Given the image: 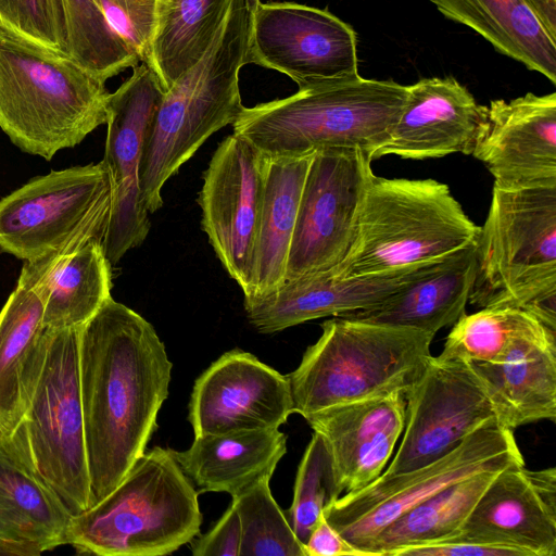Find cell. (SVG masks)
<instances>
[{
  "label": "cell",
  "mask_w": 556,
  "mask_h": 556,
  "mask_svg": "<svg viewBox=\"0 0 556 556\" xmlns=\"http://www.w3.org/2000/svg\"><path fill=\"white\" fill-rule=\"evenodd\" d=\"M111 267L100 238L50 266L29 288L41 300L45 327L79 328L87 323L111 296Z\"/></svg>",
  "instance_id": "cell-30"
},
{
  "label": "cell",
  "mask_w": 556,
  "mask_h": 556,
  "mask_svg": "<svg viewBox=\"0 0 556 556\" xmlns=\"http://www.w3.org/2000/svg\"><path fill=\"white\" fill-rule=\"evenodd\" d=\"M0 30L38 48L67 55L63 0H0Z\"/></svg>",
  "instance_id": "cell-37"
},
{
  "label": "cell",
  "mask_w": 556,
  "mask_h": 556,
  "mask_svg": "<svg viewBox=\"0 0 556 556\" xmlns=\"http://www.w3.org/2000/svg\"><path fill=\"white\" fill-rule=\"evenodd\" d=\"M327 450L339 496L357 491L386 469L403 433V393L331 406L304 418Z\"/></svg>",
  "instance_id": "cell-20"
},
{
  "label": "cell",
  "mask_w": 556,
  "mask_h": 556,
  "mask_svg": "<svg viewBox=\"0 0 556 556\" xmlns=\"http://www.w3.org/2000/svg\"><path fill=\"white\" fill-rule=\"evenodd\" d=\"M496 407L472 365L432 356L406 394V420L400 446L382 476L434 462L491 419Z\"/></svg>",
  "instance_id": "cell-15"
},
{
  "label": "cell",
  "mask_w": 556,
  "mask_h": 556,
  "mask_svg": "<svg viewBox=\"0 0 556 556\" xmlns=\"http://www.w3.org/2000/svg\"><path fill=\"white\" fill-rule=\"evenodd\" d=\"M99 3L112 29L140 62L148 64L159 25L160 0H99Z\"/></svg>",
  "instance_id": "cell-38"
},
{
  "label": "cell",
  "mask_w": 556,
  "mask_h": 556,
  "mask_svg": "<svg viewBox=\"0 0 556 556\" xmlns=\"http://www.w3.org/2000/svg\"><path fill=\"white\" fill-rule=\"evenodd\" d=\"M476 273L473 241L444 255L432 268L378 305L340 316L415 328L435 336L466 313Z\"/></svg>",
  "instance_id": "cell-23"
},
{
  "label": "cell",
  "mask_w": 556,
  "mask_h": 556,
  "mask_svg": "<svg viewBox=\"0 0 556 556\" xmlns=\"http://www.w3.org/2000/svg\"><path fill=\"white\" fill-rule=\"evenodd\" d=\"M407 86L353 79L321 85L282 99L243 106L233 134L265 157H298L326 148H358L372 154L401 115Z\"/></svg>",
  "instance_id": "cell-3"
},
{
  "label": "cell",
  "mask_w": 556,
  "mask_h": 556,
  "mask_svg": "<svg viewBox=\"0 0 556 556\" xmlns=\"http://www.w3.org/2000/svg\"><path fill=\"white\" fill-rule=\"evenodd\" d=\"M260 0H230L211 45L165 92L146 135L140 188L149 213L162 205V188L207 138L233 124L243 105L240 68Z\"/></svg>",
  "instance_id": "cell-2"
},
{
  "label": "cell",
  "mask_w": 556,
  "mask_h": 556,
  "mask_svg": "<svg viewBox=\"0 0 556 556\" xmlns=\"http://www.w3.org/2000/svg\"><path fill=\"white\" fill-rule=\"evenodd\" d=\"M165 92L152 67L140 62L109 97L102 162L111 181L112 206L103 249L111 266L139 247L151 227L140 188V165L147 131Z\"/></svg>",
  "instance_id": "cell-14"
},
{
  "label": "cell",
  "mask_w": 556,
  "mask_h": 556,
  "mask_svg": "<svg viewBox=\"0 0 556 556\" xmlns=\"http://www.w3.org/2000/svg\"><path fill=\"white\" fill-rule=\"evenodd\" d=\"M172 368L154 327L112 296L79 328L90 507L144 453L168 396Z\"/></svg>",
  "instance_id": "cell-1"
},
{
  "label": "cell",
  "mask_w": 556,
  "mask_h": 556,
  "mask_svg": "<svg viewBox=\"0 0 556 556\" xmlns=\"http://www.w3.org/2000/svg\"><path fill=\"white\" fill-rule=\"evenodd\" d=\"M241 523L235 506L230 503L220 519L205 534L191 542L194 556H239Z\"/></svg>",
  "instance_id": "cell-40"
},
{
  "label": "cell",
  "mask_w": 556,
  "mask_h": 556,
  "mask_svg": "<svg viewBox=\"0 0 556 556\" xmlns=\"http://www.w3.org/2000/svg\"><path fill=\"white\" fill-rule=\"evenodd\" d=\"M470 364L503 427L514 431L540 420L556 421V336L520 345L501 364Z\"/></svg>",
  "instance_id": "cell-26"
},
{
  "label": "cell",
  "mask_w": 556,
  "mask_h": 556,
  "mask_svg": "<svg viewBox=\"0 0 556 556\" xmlns=\"http://www.w3.org/2000/svg\"><path fill=\"white\" fill-rule=\"evenodd\" d=\"M198 491L172 450L154 446L103 500L72 516L67 544L100 556H163L200 533Z\"/></svg>",
  "instance_id": "cell-7"
},
{
  "label": "cell",
  "mask_w": 556,
  "mask_h": 556,
  "mask_svg": "<svg viewBox=\"0 0 556 556\" xmlns=\"http://www.w3.org/2000/svg\"><path fill=\"white\" fill-rule=\"evenodd\" d=\"M371 162V155L358 148L314 152L301 194L286 280L327 271L344 261L374 175Z\"/></svg>",
  "instance_id": "cell-12"
},
{
  "label": "cell",
  "mask_w": 556,
  "mask_h": 556,
  "mask_svg": "<svg viewBox=\"0 0 556 556\" xmlns=\"http://www.w3.org/2000/svg\"><path fill=\"white\" fill-rule=\"evenodd\" d=\"M111 206L102 161L37 176L0 200V251L30 262L79 236L104 239Z\"/></svg>",
  "instance_id": "cell-11"
},
{
  "label": "cell",
  "mask_w": 556,
  "mask_h": 556,
  "mask_svg": "<svg viewBox=\"0 0 556 556\" xmlns=\"http://www.w3.org/2000/svg\"><path fill=\"white\" fill-rule=\"evenodd\" d=\"M248 63L287 75L299 89L353 79L359 76L356 33L328 10L260 1Z\"/></svg>",
  "instance_id": "cell-13"
},
{
  "label": "cell",
  "mask_w": 556,
  "mask_h": 556,
  "mask_svg": "<svg viewBox=\"0 0 556 556\" xmlns=\"http://www.w3.org/2000/svg\"><path fill=\"white\" fill-rule=\"evenodd\" d=\"M480 226L438 180L372 175L341 277L383 273L439 258L473 242Z\"/></svg>",
  "instance_id": "cell-8"
},
{
  "label": "cell",
  "mask_w": 556,
  "mask_h": 556,
  "mask_svg": "<svg viewBox=\"0 0 556 556\" xmlns=\"http://www.w3.org/2000/svg\"><path fill=\"white\" fill-rule=\"evenodd\" d=\"M292 413L287 376L239 349L197 378L188 405L194 437L279 429Z\"/></svg>",
  "instance_id": "cell-17"
},
{
  "label": "cell",
  "mask_w": 556,
  "mask_h": 556,
  "mask_svg": "<svg viewBox=\"0 0 556 556\" xmlns=\"http://www.w3.org/2000/svg\"><path fill=\"white\" fill-rule=\"evenodd\" d=\"M552 41L556 42V0H522Z\"/></svg>",
  "instance_id": "cell-42"
},
{
  "label": "cell",
  "mask_w": 556,
  "mask_h": 556,
  "mask_svg": "<svg viewBox=\"0 0 556 556\" xmlns=\"http://www.w3.org/2000/svg\"><path fill=\"white\" fill-rule=\"evenodd\" d=\"M286 452L287 435L279 429L204 434L194 437L185 451L172 450L198 493L226 492L231 496L270 479Z\"/></svg>",
  "instance_id": "cell-25"
},
{
  "label": "cell",
  "mask_w": 556,
  "mask_h": 556,
  "mask_svg": "<svg viewBox=\"0 0 556 556\" xmlns=\"http://www.w3.org/2000/svg\"><path fill=\"white\" fill-rule=\"evenodd\" d=\"M105 81L70 56L0 30V129L31 155L50 161L106 123Z\"/></svg>",
  "instance_id": "cell-5"
},
{
  "label": "cell",
  "mask_w": 556,
  "mask_h": 556,
  "mask_svg": "<svg viewBox=\"0 0 556 556\" xmlns=\"http://www.w3.org/2000/svg\"><path fill=\"white\" fill-rule=\"evenodd\" d=\"M471 155L501 188L556 185V93L492 100Z\"/></svg>",
  "instance_id": "cell-18"
},
{
  "label": "cell",
  "mask_w": 556,
  "mask_h": 556,
  "mask_svg": "<svg viewBox=\"0 0 556 556\" xmlns=\"http://www.w3.org/2000/svg\"><path fill=\"white\" fill-rule=\"evenodd\" d=\"M477 273L468 302L517 307L556 331V185L493 186L475 240Z\"/></svg>",
  "instance_id": "cell-6"
},
{
  "label": "cell",
  "mask_w": 556,
  "mask_h": 556,
  "mask_svg": "<svg viewBox=\"0 0 556 556\" xmlns=\"http://www.w3.org/2000/svg\"><path fill=\"white\" fill-rule=\"evenodd\" d=\"M79 328H46L28 406L15 427L0 437L5 448L55 492L72 516L90 507Z\"/></svg>",
  "instance_id": "cell-9"
},
{
  "label": "cell",
  "mask_w": 556,
  "mask_h": 556,
  "mask_svg": "<svg viewBox=\"0 0 556 556\" xmlns=\"http://www.w3.org/2000/svg\"><path fill=\"white\" fill-rule=\"evenodd\" d=\"M313 154L266 157L258 232L244 298L269 293L286 280L301 194Z\"/></svg>",
  "instance_id": "cell-27"
},
{
  "label": "cell",
  "mask_w": 556,
  "mask_h": 556,
  "mask_svg": "<svg viewBox=\"0 0 556 556\" xmlns=\"http://www.w3.org/2000/svg\"><path fill=\"white\" fill-rule=\"evenodd\" d=\"M270 479L231 496L241 523L239 556H306L286 513L275 501Z\"/></svg>",
  "instance_id": "cell-35"
},
{
  "label": "cell",
  "mask_w": 556,
  "mask_h": 556,
  "mask_svg": "<svg viewBox=\"0 0 556 556\" xmlns=\"http://www.w3.org/2000/svg\"><path fill=\"white\" fill-rule=\"evenodd\" d=\"M338 497L327 450L321 438L314 432L298 467L292 504L285 511L303 544L326 506Z\"/></svg>",
  "instance_id": "cell-36"
},
{
  "label": "cell",
  "mask_w": 556,
  "mask_h": 556,
  "mask_svg": "<svg viewBox=\"0 0 556 556\" xmlns=\"http://www.w3.org/2000/svg\"><path fill=\"white\" fill-rule=\"evenodd\" d=\"M501 470H485L441 490L387 526L365 549L370 556H394L400 549L459 534Z\"/></svg>",
  "instance_id": "cell-31"
},
{
  "label": "cell",
  "mask_w": 556,
  "mask_h": 556,
  "mask_svg": "<svg viewBox=\"0 0 556 556\" xmlns=\"http://www.w3.org/2000/svg\"><path fill=\"white\" fill-rule=\"evenodd\" d=\"M230 0H160L157 30L148 65L167 91L204 54Z\"/></svg>",
  "instance_id": "cell-32"
},
{
  "label": "cell",
  "mask_w": 556,
  "mask_h": 556,
  "mask_svg": "<svg viewBox=\"0 0 556 556\" xmlns=\"http://www.w3.org/2000/svg\"><path fill=\"white\" fill-rule=\"evenodd\" d=\"M67 56L92 75L106 81L139 58L108 23L99 0H63Z\"/></svg>",
  "instance_id": "cell-34"
},
{
  "label": "cell",
  "mask_w": 556,
  "mask_h": 556,
  "mask_svg": "<svg viewBox=\"0 0 556 556\" xmlns=\"http://www.w3.org/2000/svg\"><path fill=\"white\" fill-rule=\"evenodd\" d=\"M42 314L38 294L18 286L0 311V437L28 406L43 353Z\"/></svg>",
  "instance_id": "cell-28"
},
{
  "label": "cell",
  "mask_w": 556,
  "mask_h": 556,
  "mask_svg": "<svg viewBox=\"0 0 556 556\" xmlns=\"http://www.w3.org/2000/svg\"><path fill=\"white\" fill-rule=\"evenodd\" d=\"M394 556H528L520 548L477 541L463 534L400 549Z\"/></svg>",
  "instance_id": "cell-39"
},
{
  "label": "cell",
  "mask_w": 556,
  "mask_h": 556,
  "mask_svg": "<svg viewBox=\"0 0 556 556\" xmlns=\"http://www.w3.org/2000/svg\"><path fill=\"white\" fill-rule=\"evenodd\" d=\"M266 157L232 134L215 150L199 192L201 226L217 258L244 293L250 285Z\"/></svg>",
  "instance_id": "cell-16"
},
{
  "label": "cell",
  "mask_w": 556,
  "mask_h": 556,
  "mask_svg": "<svg viewBox=\"0 0 556 556\" xmlns=\"http://www.w3.org/2000/svg\"><path fill=\"white\" fill-rule=\"evenodd\" d=\"M442 257L370 275L341 277L330 269L286 280L269 293L244 298L247 318L258 332L274 333L308 320L367 309Z\"/></svg>",
  "instance_id": "cell-19"
},
{
  "label": "cell",
  "mask_w": 556,
  "mask_h": 556,
  "mask_svg": "<svg viewBox=\"0 0 556 556\" xmlns=\"http://www.w3.org/2000/svg\"><path fill=\"white\" fill-rule=\"evenodd\" d=\"M434 334L409 327L333 316L287 375L293 413L392 393L406 394L425 372Z\"/></svg>",
  "instance_id": "cell-4"
},
{
  "label": "cell",
  "mask_w": 556,
  "mask_h": 556,
  "mask_svg": "<svg viewBox=\"0 0 556 556\" xmlns=\"http://www.w3.org/2000/svg\"><path fill=\"white\" fill-rule=\"evenodd\" d=\"M459 534L517 547L528 556H555L556 469L511 465L501 470Z\"/></svg>",
  "instance_id": "cell-21"
},
{
  "label": "cell",
  "mask_w": 556,
  "mask_h": 556,
  "mask_svg": "<svg viewBox=\"0 0 556 556\" xmlns=\"http://www.w3.org/2000/svg\"><path fill=\"white\" fill-rule=\"evenodd\" d=\"M72 515L0 440V554L40 555L67 544Z\"/></svg>",
  "instance_id": "cell-24"
},
{
  "label": "cell",
  "mask_w": 556,
  "mask_h": 556,
  "mask_svg": "<svg viewBox=\"0 0 556 556\" xmlns=\"http://www.w3.org/2000/svg\"><path fill=\"white\" fill-rule=\"evenodd\" d=\"M552 334L556 336V331L525 309L485 307L465 313L453 325L437 357L501 364L520 345Z\"/></svg>",
  "instance_id": "cell-33"
},
{
  "label": "cell",
  "mask_w": 556,
  "mask_h": 556,
  "mask_svg": "<svg viewBox=\"0 0 556 556\" xmlns=\"http://www.w3.org/2000/svg\"><path fill=\"white\" fill-rule=\"evenodd\" d=\"M489 109L479 104L454 77L422 78L407 86V96L390 139L374 154L426 160L453 153L472 154Z\"/></svg>",
  "instance_id": "cell-22"
},
{
  "label": "cell",
  "mask_w": 556,
  "mask_h": 556,
  "mask_svg": "<svg viewBox=\"0 0 556 556\" xmlns=\"http://www.w3.org/2000/svg\"><path fill=\"white\" fill-rule=\"evenodd\" d=\"M446 18L468 26L497 52L556 83V42L522 0H428Z\"/></svg>",
  "instance_id": "cell-29"
},
{
  "label": "cell",
  "mask_w": 556,
  "mask_h": 556,
  "mask_svg": "<svg viewBox=\"0 0 556 556\" xmlns=\"http://www.w3.org/2000/svg\"><path fill=\"white\" fill-rule=\"evenodd\" d=\"M306 556H369L345 540L325 518L324 513L304 543Z\"/></svg>",
  "instance_id": "cell-41"
},
{
  "label": "cell",
  "mask_w": 556,
  "mask_h": 556,
  "mask_svg": "<svg viewBox=\"0 0 556 556\" xmlns=\"http://www.w3.org/2000/svg\"><path fill=\"white\" fill-rule=\"evenodd\" d=\"M525 465L514 431L496 418L427 465L393 476L380 475L324 509L327 521L350 543L366 546L391 522L441 490L485 470ZM370 556V555H369Z\"/></svg>",
  "instance_id": "cell-10"
}]
</instances>
